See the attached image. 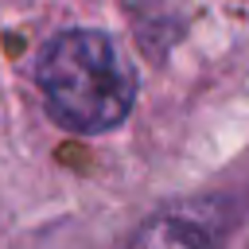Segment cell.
Returning <instances> with one entry per match:
<instances>
[{
	"label": "cell",
	"instance_id": "1",
	"mask_svg": "<svg viewBox=\"0 0 249 249\" xmlns=\"http://www.w3.org/2000/svg\"><path fill=\"white\" fill-rule=\"evenodd\" d=\"M47 113L70 132H109L136 101V70L121 47L93 27L54 35L35 62Z\"/></svg>",
	"mask_w": 249,
	"mask_h": 249
},
{
	"label": "cell",
	"instance_id": "2",
	"mask_svg": "<svg viewBox=\"0 0 249 249\" xmlns=\"http://www.w3.org/2000/svg\"><path fill=\"white\" fill-rule=\"evenodd\" d=\"M124 249H214V226L191 210L156 214L136 230V237Z\"/></svg>",
	"mask_w": 249,
	"mask_h": 249
}]
</instances>
